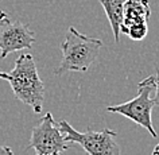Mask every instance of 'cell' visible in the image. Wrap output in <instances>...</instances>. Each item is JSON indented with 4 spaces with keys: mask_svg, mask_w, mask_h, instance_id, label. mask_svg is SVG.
<instances>
[{
    "mask_svg": "<svg viewBox=\"0 0 159 155\" xmlns=\"http://www.w3.org/2000/svg\"><path fill=\"white\" fill-rule=\"evenodd\" d=\"M0 78L10 82L15 97L33 108L35 113L42 111L45 101V85L39 77L33 55L23 53L15 61L11 71H0Z\"/></svg>",
    "mask_w": 159,
    "mask_h": 155,
    "instance_id": "obj_1",
    "label": "cell"
},
{
    "mask_svg": "<svg viewBox=\"0 0 159 155\" xmlns=\"http://www.w3.org/2000/svg\"><path fill=\"white\" fill-rule=\"evenodd\" d=\"M104 46L101 39L88 37L77 31L75 27H69L66 37L61 43L62 59L55 74H63L66 71H86L96 61Z\"/></svg>",
    "mask_w": 159,
    "mask_h": 155,
    "instance_id": "obj_2",
    "label": "cell"
},
{
    "mask_svg": "<svg viewBox=\"0 0 159 155\" xmlns=\"http://www.w3.org/2000/svg\"><path fill=\"white\" fill-rule=\"evenodd\" d=\"M154 89H155V75H150V77H147L139 82L136 97L127 103H123V104L107 107V111L131 119L136 124L148 131V134L152 138H157V131H155L152 125V120H151V112H152V108L155 107L154 98L151 96Z\"/></svg>",
    "mask_w": 159,
    "mask_h": 155,
    "instance_id": "obj_3",
    "label": "cell"
},
{
    "mask_svg": "<svg viewBox=\"0 0 159 155\" xmlns=\"http://www.w3.org/2000/svg\"><path fill=\"white\" fill-rule=\"evenodd\" d=\"M58 124L67 143H77L89 155H121L120 146L116 142L117 134L112 130L93 131L88 127L85 132H80L66 120H61Z\"/></svg>",
    "mask_w": 159,
    "mask_h": 155,
    "instance_id": "obj_4",
    "label": "cell"
},
{
    "mask_svg": "<svg viewBox=\"0 0 159 155\" xmlns=\"http://www.w3.org/2000/svg\"><path fill=\"white\" fill-rule=\"evenodd\" d=\"M70 143L66 142L59 124L47 112L31 131L27 148L35 150V155H63Z\"/></svg>",
    "mask_w": 159,
    "mask_h": 155,
    "instance_id": "obj_5",
    "label": "cell"
},
{
    "mask_svg": "<svg viewBox=\"0 0 159 155\" xmlns=\"http://www.w3.org/2000/svg\"><path fill=\"white\" fill-rule=\"evenodd\" d=\"M37 42L34 33L19 21H11L4 14L0 18V58L19 50L31 49Z\"/></svg>",
    "mask_w": 159,
    "mask_h": 155,
    "instance_id": "obj_6",
    "label": "cell"
},
{
    "mask_svg": "<svg viewBox=\"0 0 159 155\" xmlns=\"http://www.w3.org/2000/svg\"><path fill=\"white\" fill-rule=\"evenodd\" d=\"M151 15L148 0H125L124 11H123V22L120 26L121 30L134 25L147 23Z\"/></svg>",
    "mask_w": 159,
    "mask_h": 155,
    "instance_id": "obj_7",
    "label": "cell"
},
{
    "mask_svg": "<svg viewBox=\"0 0 159 155\" xmlns=\"http://www.w3.org/2000/svg\"><path fill=\"white\" fill-rule=\"evenodd\" d=\"M102 8H104L109 25L112 27V33L115 41H120V26L123 22V11H124L125 0H100Z\"/></svg>",
    "mask_w": 159,
    "mask_h": 155,
    "instance_id": "obj_8",
    "label": "cell"
},
{
    "mask_svg": "<svg viewBox=\"0 0 159 155\" xmlns=\"http://www.w3.org/2000/svg\"><path fill=\"white\" fill-rule=\"evenodd\" d=\"M123 34H125L127 37L132 41H142V39L146 38L147 33H148V26L147 23H142V25H134V26H129L127 29L121 30Z\"/></svg>",
    "mask_w": 159,
    "mask_h": 155,
    "instance_id": "obj_9",
    "label": "cell"
},
{
    "mask_svg": "<svg viewBox=\"0 0 159 155\" xmlns=\"http://www.w3.org/2000/svg\"><path fill=\"white\" fill-rule=\"evenodd\" d=\"M154 98V105L159 107V69L157 67V75H155V96Z\"/></svg>",
    "mask_w": 159,
    "mask_h": 155,
    "instance_id": "obj_10",
    "label": "cell"
},
{
    "mask_svg": "<svg viewBox=\"0 0 159 155\" xmlns=\"http://www.w3.org/2000/svg\"><path fill=\"white\" fill-rule=\"evenodd\" d=\"M0 155H14L11 147H7V146H0Z\"/></svg>",
    "mask_w": 159,
    "mask_h": 155,
    "instance_id": "obj_11",
    "label": "cell"
},
{
    "mask_svg": "<svg viewBox=\"0 0 159 155\" xmlns=\"http://www.w3.org/2000/svg\"><path fill=\"white\" fill-rule=\"evenodd\" d=\"M152 155H159V144H157V146H155V147H154Z\"/></svg>",
    "mask_w": 159,
    "mask_h": 155,
    "instance_id": "obj_12",
    "label": "cell"
},
{
    "mask_svg": "<svg viewBox=\"0 0 159 155\" xmlns=\"http://www.w3.org/2000/svg\"><path fill=\"white\" fill-rule=\"evenodd\" d=\"M4 14H6V12H3V11H0V18H2V16H3V15H4Z\"/></svg>",
    "mask_w": 159,
    "mask_h": 155,
    "instance_id": "obj_13",
    "label": "cell"
}]
</instances>
